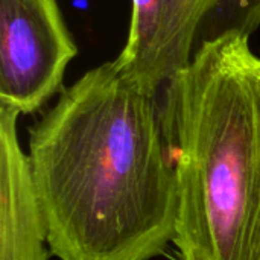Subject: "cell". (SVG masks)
Segmentation results:
<instances>
[{"label":"cell","mask_w":260,"mask_h":260,"mask_svg":"<svg viewBox=\"0 0 260 260\" xmlns=\"http://www.w3.org/2000/svg\"><path fill=\"white\" fill-rule=\"evenodd\" d=\"M27 158L61 260H151L174 241L175 166L160 104L111 62L64 88L29 129Z\"/></svg>","instance_id":"1"},{"label":"cell","mask_w":260,"mask_h":260,"mask_svg":"<svg viewBox=\"0 0 260 260\" xmlns=\"http://www.w3.org/2000/svg\"><path fill=\"white\" fill-rule=\"evenodd\" d=\"M260 58L233 27L163 88L178 260H260Z\"/></svg>","instance_id":"2"},{"label":"cell","mask_w":260,"mask_h":260,"mask_svg":"<svg viewBox=\"0 0 260 260\" xmlns=\"http://www.w3.org/2000/svg\"><path fill=\"white\" fill-rule=\"evenodd\" d=\"M76 55L56 0H0V107L40 110L62 90Z\"/></svg>","instance_id":"3"},{"label":"cell","mask_w":260,"mask_h":260,"mask_svg":"<svg viewBox=\"0 0 260 260\" xmlns=\"http://www.w3.org/2000/svg\"><path fill=\"white\" fill-rule=\"evenodd\" d=\"M221 0H131L128 38L113 66L155 96L192 62L193 41Z\"/></svg>","instance_id":"4"},{"label":"cell","mask_w":260,"mask_h":260,"mask_svg":"<svg viewBox=\"0 0 260 260\" xmlns=\"http://www.w3.org/2000/svg\"><path fill=\"white\" fill-rule=\"evenodd\" d=\"M18 117L0 107V260H47L46 224L18 140Z\"/></svg>","instance_id":"5"},{"label":"cell","mask_w":260,"mask_h":260,"mask_svg":"<svg viewBox=\"0 0 260 260\" xmlns=\"http://www.w3.org/2000/svg\"><path fill=\"white\" fill-rule=\"evenodd\" d=\"M253 2H254V3L257 5V11L260 12V0H253Z\"/></svg>","instance_id":"6"},{"label":"cell","mask_w":260,"mask_h":260,"mask_svg":"<svg viewBox=\"0 0 260 260\" xmlns=\"http://www.w3.org/2000/svg\"><path fill=\"white\" fill-rule=\"evenodd\" d=\"M259 85H260V69H259Z\"/></svg>","instance_id":"7"}]
</instances>
